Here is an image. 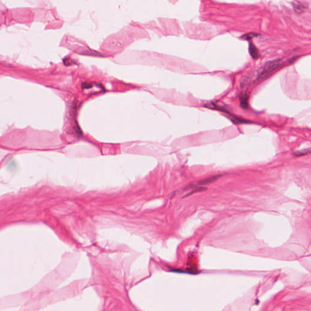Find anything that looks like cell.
Here are the masks:
<instances>
[{"mask_svg": "<svg viewBox=\"0 0 311 311\" xmlns=\"http://www.w3.org/2000/svg\"><path fill=\"white\" fill-rule=\"evenodd\" d=\"M280 62V60L279 59H276L266 63L258 72V80H262L268 77L279 66Z\"/></svg>", "mask_w": 311, "mask_h": 311, "instance_id": "obj_1", "label": "cell"}, {"mask_svg": "<svg viewBox=\"0 0 311 311\" xmlns=\"http://www.w3.org/2000/svg\"><path fill=\"white\" fill-rule=\"evenodd\" d=\"M239 102L241 106L247 110L249 108V96L246 93H241L239 96Z\"/></svg>", "mask_w": 311, "mask_h": 311, "instance_id": "obj_2", "label": "cell"}, {"mask_svg": "<svg viewBox=\"0 0 311 311\" xmlns=\"http://www.w3.org/2000/svg\"><path fill=\"white\" fill-rule=\"evenodd\" d=\"M249 50L250 55H251V57L253 59H257L260 57V52H259L258 49L253 43H249Z\"/></svg>", "mask_w": 311, "mask_h": 311, "instance_id": "obj_3", "label": "cell"}, {"mask_svg": "<svg viewBox=\"0 0 311 311\" xmlns=\"http://www.w3.org/2000/svg\"><path fill=\"white\" fill-rule=\"evenodd\" d=\"M204 106H205V107L211 109V110H217V111H222V112H224V113H227V111L226 109H225L222 106H219L216 103H214L213 102L206 103L204 105Z\"/></svg>", "mask_w": 311, "mask_h": 311, "instance_id": "obj_4", "label": "cell"}, {"mask_svg": "<svg viewBox=\"0 0 311 311\" xmlns=\"http://www.w3.org/2000/svg\"><path fill=\"white\" fill-rule=\"evenodd\" d=\"M293 7L295 11L297 13H303L306 9V7L305 4H303L301 2H293Z\"/></svg>", "mask_w": 311, "mask_h": 311, "instance_id": "obj_5", "label": "cell"}, {"mask_svg": "<svg viewBox=\"0 0 311 311\" xmlns=\"http://www.w3.org/2000/svg\"><path fill=\"white\" fill-rule=\"evenodd\" d=\"M220 176H211V177H207L205 179H203L202 181H201L199 184L200 185H205V184H209V183H211L213 181H215V180H216L217 178H219Z\"/></svg>", "mask_w": 311, "mask_h": 311, "instance_id": "obj_6", "label": "cell"}, {"mask_svg": "<svg viewBox=\"0 0 311 311\" xmlns=\"http://www.w3.org/2000/svg\"><path fill=\"white\" fill-rule=\"evenodd\" d=\"M311 153V149H306V150H302V151H297L296 152L295 154V155L297 156H303V155H306V154H308L309 153Z\"/></svg>", "mask_w": 311, "mask_h": 311, "instance_id": "obj_7", "label": "cell"}, {"mask_svg": "<svg viewBox=\"0 0 311 311\" xmlns=\"http://www.w3.org/2000/svg\"><path fill=\"white\" fill-rule=\"evenodd\" d=\"M258 34H255V33H250V34H247L245 35H244L242 37L244 38V40H250L252 39V38L253 37H255L256 36H257Z\"/></svg>", "mask_w": 311, "mask_h": 311, "instance_id": "obj_8", "label": "cell"}]
</instances>
